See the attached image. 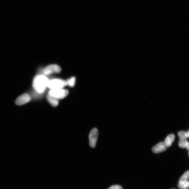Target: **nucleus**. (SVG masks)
<instances>
[{
	"label": "nucleus",
	"mask_w": 189,
	"mask_h": 189,
	"mask_svg": "<svg viewBox=\"0 0 189 189\" xmlns=\"http://www.w3.org/2000/svg\"><path fill=\"white\" fill-rule=\"evenodd\" d=\"M48 81L47 77L45 76H37L34 80V87L39 92H42L47 87Z\"/></svg>",
	"instance_id": "nucleus-1"
},
{
	"label": "nucleus",
	"mask_w": 189,
	"mask_h": 189,
	"mask_svg": "<svg viewBox=\"0 0 189 189\" xmlns=\"http://www.w3.org/2000/svg\"><path fill=\"white\" fill-rule=\"evenodd\" d=\"M69 94V91L66 89H51L48 92V95L52 97L61 100L67 97Z\"/></svg>",
	"instance_id": "nucleus-2"
},
{
	"label": "nucleus",
	"mask_w": 189,
	"mask_h": 189,
	"mask_svg": "<svg viewBox=\"0 0 189 189\" xmlns=\"http://www.w3.org/2000/svg\"><path fill=\"white\" fill-rule=\"evenodd\" d=\"M67 85L66 81L61 79H53L48 81L47 87L51 89L63 88Z\"/></svg>",
	"instance_id": "nucleus-3"
},
{
	"label": "nucleus",
	"mask_w": 189,
	"mask_h": 189,
	"mask_svg": "<svg viewBox=\"0 0 189 189\" xmlns=\"http://www.w3.org/2000/svg\"><path fill=\"white\" fill-rule=\"evenodd\" d=\"M178 136L179 138V147L181 148H185L188 142L187 140L188 138L187 132L183 131H179Z\"/></svg>",
	"instance_id": "nucleus-4"
},
{
	"label": "nucleus",
	"mask_w": 189,
	"mask_h": 189,
	"mask_svg": "<svg viewBox=\"0 0 189 189\" xmlns=\"http://www.w3.org/2000/svg\"><path fill=\"white\" fill-rule=\"evenodd\" d=\"M98 136V131L97 128L92 129L90 133L89 138L90 146L92 148H95L97 144Z\"/></svg>",
	"instance_id": "nucleus-5"
},
{
	"label": "nucleus",
	"mask_w": 189,
	"mask_h": 189,
	"mask_svg": "<svg viewBox=\"0 0 189 189\" xmlns=\"http://www.w3.org/2000/svg\"><path fill=\"white\" fill-rule=\"evenodd\" d=\"M61 69L60 67L57 64H51L46 67L43 70L45 75H48L53 73H59Z\"/></svg>",
	"instance_id": "nucleus-6"
},
{
	"label": "nucleus",
	"mask_w": 189,
	"mask_h": 189,
	"mask_svg": "<svg viewBox=\"0 0 189 189\" xmlns=\"http://www.w3.org/2000/svg\"><path fill=\"white\" fill-rule=\"evenodd\" d=\"M31 100L30 96L27 94H24L19 96L15 101V103L17 106H21L29 102Z\"/></svg>",
	"instance_id": "nucleus-7"
},
{
	"label": "nucleus",
	"mask_w": 189,
	"mask_h": 189,
	"mask_svg": "<svg viewBox=\"0 0 189 189\" xmlns=\"http://www.w3.org/2000/svg\"><path fill=\"white\" fill-rule=\"evenodd\" d=\"M167 147L163 142H160L152 148V151L154 153H159L163 152L167 150Z\"/></svg>",
	"instance_id": "nucleus-8"
},
{
	"label": "nucleus",
	"mask_w": 189,
	"mask_h": 189,
	"mask_svg": "<svg viewBox=\"0 0 189 189\" xmlns=\"http://www.w3.org/2000/svg\"><path fill=\"white\" fill-rule=\"evenodd\" d=\"M175 139V136L173 134H170L166 137L164 141V144L167 147L171 146Z\"/></svg>",
	"instance_id": "nucleus-9"
},
{
	"label": "nucleus",
	"mask_w": 189,
	"mask_h": 189,
	"mask_svg": "<svg viewBox=\"0 0 189 189\" xmlns=\"http://www.w3.org/2000/svg\"><path fill=\"white\" fill-rule=\"evenodd\" d=\"M47 100L52 106L53 107H57L59 104V101L58 99L51 97L48 95L47 97Z\"/></svg>",
	"instance_id": "nucleus-10"
},
{
	"label": "nucleus",
	"mask_w": 189,
	"mask_h": 189,
	"mask_svg": "<svg viewBox=\"0 0 189 189\" xmlns=\"http://www.w3.org/2000/svg\"><path fill=\"white\" fill-rule=\"evenodd\" d=\"M178 187L181 189H187L189 188V181H179Z\"/></svg>",
	"instance_id": "nucleus-11"
},
{
	"label": "nucleus",
	"mask_w": 189,
	"mask_h": 189,
	"mask_svg": "<svg viewBox=\"0 0 189 189\" xmlns=\"http://www.w3.org/2000/svg\"><path fill=\"white\" fill-rule=\"evenodd\" d=\"M189 179V170L186 172L179 179V181H186Z\"/></svg>",
	"instance_id": "nucleus-12"
},
{
	"label": "nucleus",
	"mask_w": 189,
	"mask_h": 189,
	"mask_svg": "<svg viewBox=\"0 0 189 189\" xmlns=\"http://www.w3.org/2000/svg\"><path fill=\"white\" fill-rule=\"evenodd\" d=\"M76 79L75 77H72L67 81V85H69L71 87H73L75 83Z\"/></svg>",
	"instance_id": "nucleus-13"
},
{
	"label": "nucleus",
	"mask_w": 189,
	"mask_h": 189,
	"mask_svg": "<svg viewBox=\"0 0 189 189\" xmlns=\"http://www.w3.org/2000/svg\"><path fill=\"white\" fill-rule=\"evenodd\" d=\"M108 189H123L121 186H120L116 185H114L110 187Z\"/></svg>",
	"instance_id": "nucleus-14"
},
{
	"label": "nucleus",
	"mask_w": 189,
	"mask_h": 189,
	"mask_svg": "<svg viewBox=\"0 0 189 189\" xmlns=\"http://www.w3.org/2000/svg\"><path fill=\"white\" fill-rule=\"evenodd\" d=\"M186 149L189 151V142H188V143L186 147Z\"/></svg>",
	"instance_id": "nucleus-15"
},
{
	"label": "nucleus",
	"mask_w": 189,
	"mask_h": 189,
	"mask_svg": "<svg viewBox=\"0 0 189 189\" xmlns=\"http://www.w3.org/2000/svg\"><path fill=\"white\" fill-rule=\"evenodd\" d=\"M187 135H188V138H189V131H188L187 132Z\"/></svg>",
	"instance_id": "nucleus-16"
},
{
	"label": "nucleus",
	"mask_w": 189,
	"mask_h": 189,
	"mask_svg": "<svg viewBox=\"0 0 189 189\" xmlns=\"http://www.w3.org/2000/svg\"><path fill=\"white\" fill-rule=\"evenodd\" d=\"M188 155H189V152Z\"/></svg>",
	"instance_id": "nucleus-17"
},
{
	"label": "nucleus",
	"mask_w": 189,
	"mask_h": 189,
	"mask_svg": "<svg viewBox=\"0 0 189 189\" xmlns=\"http://www.w3.org/2000/svg\"></svg>",
	"instance_id": "nucleus-18"
}]
</instances>
